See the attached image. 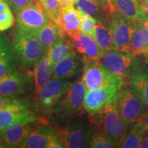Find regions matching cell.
<instances>
[{
	"mask_svg": "<svg viewBox=\"0 0 148 148\" xmlns=\"http://www.w3.org/2000/svg\"><path fill=\"white\" fill-rule=\"evenodd\" d=\"M59 139L66 148L89 147L94 129L90 119L82 115L68 119L63 126L54 128Z\"/></svg>",
	"mask_w": 148,
	"mask_h": 148,
	"instance_id": "1",
	"label": "cell"
},
{
	"mask_svg": "<svg viewBox=\"0 0 148 148\" xmlns=\"http://www.w3.org/2000/svg\"><path fill=\"white\" fill-rule=\"evenodd\" d=\"M69 84L66 80L51 78L39 92L34 94L30 103L32 112L38 118L49 117Z\"/></svg>",
	"mask_w": 148,
	"mask_h": 148,
	"instance_id": "2",
	"label": "cell"
},
{
	"mask_svg": "<svg viewBox=\"0 0 148 148\" xmlns=\"http://www.w3.org/2000/svg\"><path fill=\"white\" fill-rule=\"evenodd\" d=\"M12 45L21 65L27 70L33 69L47 53L44 46L33 33L16 29Z\"/></svg>",
	"mask_w": 148,
	"mask_h": 148,
	"instance_id": "3",
	"label": "cell"
},
{
	"mask_svg": "<svg viewBox=\"0 0 148 148\" xmlns=\"http://www.w3.org/2000/svg\"><path fill=\"white\" fill-rule=\"evenodd\" d=\"M99 60L109 71L125 82L133 72L147 63L145 58L136 56L127 51L115 49L103 52Z\"/></svg>",
	"mask_w": 148,
	"mask_h": 148,
	"instance_id": "4",
	"label": "cell"
},
{
	"mask_svg": "<svg viewBox=\"0 0 148 148\" xmlns=\"http://www.w3.org/2000/svg\"><path fill=\"white\" fill-rule=\"evenodd\" d=\"M115 101L90 114L89 119L95 130L104 133L119 144L131 125L121 119L116 110Z\"/></svg>",
	"mask_w": 148,
	"mask_h": 148,
	"instance_id": "5",
	"label": "cell"
},
{
	"mask_svg": "<svg viewBox=\"0 0 148 148\" xmlns=\"http://www.w3.org/2000/svg\"><path fill=\"white\" fill-rule=\"evenodd\" d=\"M87 88L82 80L69 82L53 110V114L60 119H71L82 115Z\"/></svg>",
	"mask_w": 148,
	"mask_h": 148,
	"instance_id": "6",
	"label": "cell"
},
{
	"mask_svg": "<svg viewBox=\"0 0 148 148\" xmlns=\"http://www.w3.org/2000/svg\"><path fill=\"white\" fill-rule=\"evenodd\" d=\"M82 60V80L88 90H96L110 85L125 86V81L109 71L100 60L88 58Z\"/></svg>",
	"mask_w": 148,
	"mask_h": 148,
	"instance_id": "7",
	"label": "cell"
},
{
	"mask_svg": "<svg viewBox=\"0 0 148 148\" xmlns=\"http://www.w3.org/2000/svg\"><path fill=\"white\" fill-rule=\"evenodd\" d=\"M116 108L121 119L131 125L147 112L145 103L132 86H123L115 101Z\"/></svg>",
	"mask_w": 148,
	"mask_h": 148,
	"instance_id": "8",
	"label": "cell"
},
{
	"mask_svg": "<svg viewBox=\"0 0 148 148\" xmlns=\"http://www.w3.org/2000/svg\"><path fill=\"white\" fill-rule=\"evenodd\" d=\"M115 49L125 50L140 22L114 11L107 22Z\"/></svg>",
	"mask_w": 148,
	"mask_h": 148,
	"instance_id": "9",
	"label": "cell"
},
{
	"mask_svg": "<svg viewBox=\"0 0 148 148\" xmlns=\"http://www.w3.org/2000/svg\"><path fill=\"white\" fill-rule=\"evenodd\" d=\"M39 119L32 113L12 122L0 133V147H21L29 131Z\"/></svg>",
	"mask_w": 148,
	"mask_h": 148,
	"instance_id": "10",
	"label": "cell"
},
{
	"mask_svg": "<svg viewBox=\"0 0 148 148\" xmlns=\"http://www.w3.org/2000/svg\"><path fill=\"white\" fill-rule=\"evenodd\" d=\"M33 82L32 72L14 69L8 75L0 78V95L17 98L29 89Z\"/></svg>",
	"mask_w": 148,
	"mask_h": 148,
	"instance_id": "11",
	"label": "cell"
},
{
	"mask_svg": "<svg viewBox=\"0 0 148 148\" xmlns=\"http://www.w3.org/2000/svg\"><path fill=\"white\" fill-rule=\"evenodd\" d=\"M123 86L110 85L96 90H87L83 108L90 115L116 101Z\"/></svg>",
	"mask_w": 148,
	"mask_h": 148,
	"instance_id": "12",
	"label": "cell"
},
{
	"mask_svg": "<svg viewBox=\"0 0 148 148\" xmlns=\"http://www.w3.org/2000/svg\"><path fill=\"white\" fill-rule=\"evenodd\" d=\"M16 21L18 29L34 33L52 20L36 1L16 12Z\"/></svg>",
	"mask_w": 148,
	"mask_h": 148,
	"instance_id": "13",
	"label": "cell"
},
{
	"mask_svg": "<svg viewBox=\"0 0 148 148\" xmlns=\"http://www.w3.org/2000/svg\"><path fill=\"white\" fill-rule=\"evenodd\" d=\"M30 103L27 99L14 98L0 109V133L12 122L32 114Z\"/></svg>",
	"mask_w": 148,
	"mask_h": 148,
	"instance_id": "14",
	"label": "cell"
},
{
	"mask_svg": "<svg viewBox=\"0 0 148 148\" xmlns=\"http://www.w3.org/2000/svg\"><path fill=\"white\" fill-rule=\"evenodd\" d=\"M54 134L53 127L42 121L37 122L29 131L21 148H49Z\"/></svg>",
	"mask_w": 148,
	"mask_h": 148,
	"instance_id": "15",
	"label": "cell"
},
{
	"mask_svg": "<svg viewBox=\"0 0 148 148\" xmlns=\"http://www.w3.org/2000/svg\"><path fill=\"white\" fill-rule=\"evenodd\" d=\"M82 60L79 58L76 53H74L53 66L51 78L66 81L82 73Z\"/></svg>",
	"mask_w": 148,
	"mask_h": 148,
	"instance_id": "16",
	"label": "cell"
},
{
	"mask_svg": "<svg viewBox=\"0 0 148 148\" xmlns=\"http://www.w3.org/2000/svg\"><path fill=\"white\" fill-rule=\"evenodd\" d=\"M114 11L119 12L127 18L136 20L140 23L145 22L148 18L140 0H110Z\"/></svg>",
	"mask_w": 148,
	"mask_h": 148,
	"instance_id": "17",
	"label": "cell"
},
{
	"mask_svg": "<svg viewBox=\"0 0 148 148\" xmlns=\"http://www.w3.org/2000/svg\"><path fill=\"white\" fill-rule=\"evenodd\" d=\"M16 56L12 42L6 35L0 33V78L14 69Z\"/></svg>",
	"mask_w": 148,
	"mask_h": 148,
	"instance_id": "18",
	"label": "cell"
},
{
	"mask_svg": "<svg viewBox=\"0 0 148 148\" xmlns=\"http://www.w3.org/2000/svg\"><path fill=\"white\" fill-rule=\"evenodd\" d=\"M33 34L39 40L47 51L53 46L62 41L65 35L60 25L53 21H49Z\"/></svg>",
	"mask_w": 148,
	"mask_h": 148,
	"instance_id": "19",
	"label": "cell"
},
{
	"mask_svg": "<svg viewBox=\"0 0 148 148\" xmlns=\"http://www.w3.org/2000/svg\"><path fill=\"white\" fill-rule=\"evenodd\" d=\"M127 51L134 56L145 58H148V25L147 23H140L135 31Z\"/></svg>",
	"mask_w": 148,
	"mask_h": 148,
	"instance_id": "20",
	"label": "cell"
},
{
	"mask_svg": "<svg viewBox=\"0 0 148 148\" xmlns=\"http://www.w3.org/2000/svg\"><path fill=\"white\" fill-rule=\"evenodd\" d=\"M73 42L75 51L82 55V58L100 60L103 51L92 36L81 33Z\"/></svg>",
	"mask_w": 148,
	"mask_h": 148,
	"instance_id": "21",
	"label": "cell"
},
{
	"mask_svg": "<svg viewBox=\"0 0 148 148\" xmlns=\"http://www.w3.org/2000/svg\"><path fill=\"white\" fill-rule=\"evenodd\" d=\"M138 92L148 110V67L144 65L131 74L125 80Z\"/></svg>",
	"mask_w": 148,
	"mask_h": 148,
	"instance_id": "22",
	"label": "cell"
},
{
	"mask_svg": "<svg viewBox=\"0 0 148 148\" xmlns=\"http://www.w3.org/2000/svg\"><path fill=\"white\" fill-rule=\"evenodd\" d=\"M74 6L82 14L91 16L97 21L108 22L111 13L96 0H77Z\"/></svg>",
	"mask_w": 148,
	"mask_h": 148,
	"instance_id": "23",
	"label": "cell"
},
{
	"mask_svg": "<svg viewBox=\"0 0 148 148\" xmlns=\"http://www.w3.org/2000/svg\"><path fill=\"white\" fill-rule=\"evenodd\" d=\"M53 65L47 54L44 56L33 69L34 77V94L39 92L51 79Z\"/></svg>",
	"mask_w": 148,
	"mask_h": 148,
	"instance_id": "24",
	"label": "cell"
},
{
	"mask_svg": "<svg viewBox=\"0 0 148 148\" xmlns=\"http://www.w3.org/2000/svg\"><path fill=\"white\" fill-rule=\"evenodd\" d=\"M76 53L73 40L64 38L56 45L49 49L46 53L53 66L70 55Z\"/></svg>",
	"mask_w": 148,
	"mask_h": 148,
	"instance_id": "25",
	"label": "cell"
},
{
	"mask_svg": "<svg viewBox=\"0 0 148 148\" xmlns=\"http://www.w3.org/2000/svg\"><path fill=\"white\" fill-rule=\"evenodd\" d=\"M93 38L103 52L114 49L110 29L106 22L97 21Z\"/></svg>",
	"mask_w": 148,
	"mask_h": 148,
	"instance_id": "26",
	"label": "cell"
},
{
	"mask_svg": "<svg viewBox=\"0 0 148 148\" xmlns=\"http://www.w3.org/2000/svg\"><path fill=\"white\" fill-rule=\"evenodd\" d=\"M145 131L137 122L131 125L128 131L121 140L119 147L122 148H138L139 147Z\"/></svg>",
	"mask_w": 148,
	"mask_h": 148,
	"instance_id": "27",
	"label": "cell"
},
{
	"mask_svg": "<svg viewBox=\"0 0 148 148\" xmlns=\"http://www.w3.org/2000/svg\"><path fill=\"white\" fill-rule=\"evenodd\" d=\"M119 147V143L114 139L99 131L94 130L89 147L92 148H114Z\"/></svg>",
	"mask_w": 148,
	"mask_h": 148,
	"instance_id": "28",
	"label": "cell"
},
{
	"mask_svg": "<svg viewBox=\"0 0 148 148\" xmlns=\"http://www.w3.org/2000/svg\"><path fill=\"white\" fill-rule=\"evenodd\" d=\"M82 14L74 7V5H60L58 23L59 25L69 23L70 21L82 17Z\"/></svg>",
	"mask_w": 148,
	"mask_h": 148,
	"instance_id": "29",
	"label": "cell"
},
{
	"mask_svg": "<svg viewBox=\"0 0 148 148\" xmlns=\"http://www.w3.org/2000/svg\"><path fill=\"white\" fill-rule=\"evenodd\" d=\"M39 3L47 16L53 21L58 23L60 12V0H40Z\"/></svg>",
	"mask_w": 148,
	"mask_h": 148,
	"instance_id": "30",
	"label": "cell"
},
{
	"mask_svg": "<svg viewBox=\"0 0 148 148\" xmlns=\"http://www.w3.org/2000/svg\"><path fill=\"white\" fill-rule=\"evenodd\" d=\"M64 34L71 38V40L75 39L79 34L81 32V18H77L73 21H70L60 25Z\"/></svg>",
	"mask_w": 148,
	"mask_h": 148,
	"instance_id": "31",
	"label": "cell"
},
{
	"mask_svg": "<svg viewBox=\"0 0 148 148\" xmlns=\"http://www.w3.org/2000/svg\"><path fill=\"white\" fill-rule=\"evenodd\" d=\"M97 20L91 16L82 14L81 17V32L93 38Z\"/></svg>",
	"mask_w": 148,
	"mask_h": 148,
	"instance_id": "32",
	"label": "cell"
},
{
	"mask_svg": "<svg viewBox=\"0 0 148 148\" xmlns=\"http://www.w3.org/2000/svg\"><path fill=\"white\" fill-rule=\"evenodd\" d=\"M14 23V17L11 9L0 12V32L10 28Z\"/></svg>",
	"mask_w": 148,
	"mask_h": 148,
	"instance_id": "33",
	"label": "cell"
},
{
	"mask_svg": "<svg viewBox=\"0 0 148 148\" xmlns=\"http://www.w3.org/2000/svg\"><path fill=\"white\" fill-rule=\"evenodd\" d=\"M10 6V9H12L14 12H17L21 9L28 6L36 0H5Z\"/></svg>",
	"mask_w": 148,
	"mask_h": 148,
	"instance_id": "34",
	"label": "cell"
},
{
	"mask_svg": "<svg viewBox=\"0 0 148 148\" xmlns=\"http://www.w3.org/2000/svg\"><path fill=\"white\" fill-rule=\"evenodd\" d=\"M136 122L143 127V129L145 132L148 131V111L147 112H145L144 115Z\"/></svg>",
	"mask_w": 148,
	"mask_h": 148,
	"instance_id": "35",
	"label": "cell"
},
{
	"mask_svg": "<svg viewBox=\"0 0 148 148\" xmlns=\"http://www.w3.org/2000/svg\"><path fill=\"white\" fill-rule=\"evenodd\" d=\"M97 2H99L102 6L104 7L106 10H108L111 13H113L114 12V8L112 6V3L110 0H96Z\"/></svg>",
	"mask_w": 148,
	"mask_h": 148,
	"instance_id": "36",
	"label": "cell"
},
{
	"mask_svg": "<svg viewBox=\"0 0 148 148\" xmlns=\"http://www.w3.org/2000/svg\"><path fill=\"white\" fill-rule=\"evenodd\" d=\"M14 98L7 97H5V96L0 95V109L2 108L3 107L5 106L6 104H8V103L9 102H10Z\"/></svg>",
	"mask_w": 148,
	"mask_h": 148,
	"instance_id": "37",
	"label": "cell"
},
{
	"mask_svg": "<svg viewBox=\"0 0 148 148\" xmlns=\"http://www.w3.org/2000/svg\"><path fill=\"white\" fill-rule=\"evenodd\" d=\"M140 148H148V131H146L144 134L142 140L140 142Z\"/></svg>",
	"mask_w": 148,
	"mask_h": 148,
	"instance_id": "38",
	"label": "cell"
},
{
	"mask_svg": "<svg viewBox=\"0 0 148 148\" xmlns=\"http://www.w3.org/2000/svg\"><path fill=\"white\" fill-rule=\"evenodd\" d=\"M10 8L5 0H0V12L10 10Z\"/></svg>",
	"mask_w": 148,
	"mask_h": 148,
	"instance_id": "39",
	"label": "cell"
},
{
	"mask_svg": "<svg viewBox=\"0 0 148 148\" xmlns=\"http://www.w3.org/2000/svg\"><path fill=\"white\" fill-rule=\"evenodd\" d=\"M77 0H60V5H74Z\"/></svg>",
	"mask_w": 148,
	"mask_h": 148,
	"instance_id": "40",
	"label": "cell"
},
{
	"mask_svg": "<svg viewBox=\"0 0 148 148\" xmlns=\"http://www.w3.org/2000/svg\"><path fill=\"white\" fill-rule=\"evenodd\" d=\"M140 1L142 3V5H143V8L145 9L146 13L148 15V0H140Z\"/></svg>",
	"mask_w": 148,
	"mask_h": 148,
	"instance_id": "41",
	"label": "cell"
},
{
	"mask_svg": "<svg viewBox=\"0 0 148 148\" xmlns=\"http://www.w3.org/2000/svg\"><path fill=\"white\" fill-rule=\"evenodd\" d=\"M36 1H38V3H39V2H40V0H36Z\"/></svg>",
	"mask_w": 148,
	"mask_h": 148,
	"instance_id": "42",
	"label": "cell"
},
{
	"mask_svg": "<svg viewBox=\"0 0 148 148\" xmlns=\"http://www.w3.org/2000/svg\"><path fill=\"white\" fill-rule=\"evenodd\" d=\"M146 23H147V25H148V18H147V21H146Z\"/></svg>",
	"mask_w": 148,
	"mask_h": 148,
	"instance_id": "43",
	"label": "cell"
},
{
	"mask_svg": "<svg viewBox=\"0 0 148 148\" xmlns=\"http://www.w3.org/2000/svg\"><path fill=\"white\" fill-rule=\"evenodd\" d=\"M147 62H148V58H147Z\"/></svg>",
	"mask_w": 148,
	"mask_h": 148,
	"instance_id": "44",
	"label": "cell"
}]
</instances>
